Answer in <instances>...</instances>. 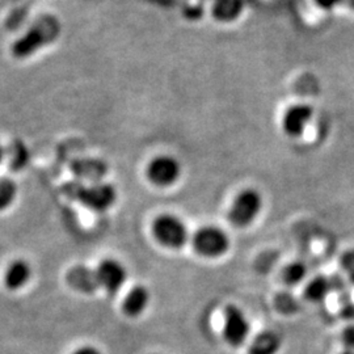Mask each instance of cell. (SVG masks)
I'll return each instance as SVG.
<instances>
[{"label":"cell","mask_w":354,"mask_h":354,"mask_svg":"<svg viewBox=\"0 0 354 354\" xmlns=\"http://www.w3.org/2000/svg\"><path fill=\"white\" fill-rule=\"evenodd\" d=\"M61 26L55 17L44 16L30 26L26 33L13 42V55L19 59L32 57L36 51L50 45L59 36Z\"/></svg>","instance_id":"cell-1"},{"label":"cell","mask_w":354,"mask_h":354,"mask_svg":"<svg viewBox=\"0 0 354 354\" xmlns=\"http://www.w3.org/2000/svg\"><path fill=\"white\" fill-rule=\"evenodd\" d=\"M152 235L165 248H183L189 239V231L177 215L162 214L152 222Z\"/></svg>","instance_id":"cell-2"},{"label":"cell","mask_w":354,"mask_h":354,"mask_svg":"<svg viewBox=\"0 0 354 354\" xmlns=\"http://www.w3.org/2000/svg\"><path fill=\"white\" fill-rule=\"evenodd\" d=\"M263 209V197L254 189L241 190L236 194L228 210V221L235 227L250 226Z\"/></svg>","instance_id":"cell-3"},{"label":"cell","mask_w":354,"mask_h":354,"mask_svg":"<svg viewBox=\"0 0 354 354\" xmlns=\"http://www.w3.org/2000/svg\"><path fill=\"white\" fill-rule=\"evenodd\" d=\"M192 245L200 256L214 259L227 252L230 238L221 227L203 226L193 234Z\"/></svg>","instance_id":"cell-4"},{"label":"cell","mask_w":354,"mask_h":354,"mask_svg":"<svg viewBox=\"0 0 354 354\" xmlns=\"http://www.w3.org/2000/svg\"><path fill=\"white\" fill-rule=\"evenodd\" d=\"M181 174V163L175 156L168 153H162L152 158L146 169V176L158 188H168L175 185Z\"/></svg>","instance_id":"cell-5"},{"label":"cell","mask_w":354,"mask_h":354,"mask_svg":"<svg viewBox=\"0 0 354 354\" xmlns=\"http://www.w3.org/2000/svg\"><path fill=\"white\" fill-rule=\"evenodd\" d=\"M79 203L93 212H105L113 206L117 200V190L106 183H96L93 185L80 188L76 193Z\"/></svg>","instance_id":"cell-6"},{"label":"cell","mask_w":354,"mask_h":354,"mask_svg":"<svg viewBox=\"0 0 354 354\" xmlns=\"http://www.w3.org/2000/svg\"><path fill=\"white\" fill-rule=\"evenodd\" d=\"M251 332L250 322L239 307L230 304L225 310L223 337L228 345L238 348L247 342Z\"/></svg>","instance_id":"cell-7"},{"label":"cell","mask_w":354,"mask_h":354,"mask_svg":"<svg viewBox=\"0 0 354 354\" xmlns=\"http://www.w3.org/2000/svg\"><path fill=\"white\" fill-rule=\"evenodd\" d=\"M96 277L99 286L109 294H115L121 290L127 279V270L122 263L115 259H105L97 266Z\"/></svg>","instance_id":"cell-8"},{"label":"cell","mask_w":354,"mask_h":354,"mask_svg":"<svg viewBox=\"0 0 354 354\" xmlns=\"http://www.w3.org/2000/svg\"><path fill=\"white\" fill-rule=\"evenodd\" d=\"M313 109L306 104H295L288 108L282 118V129L290 138L301 137L313 118Z\"/></svg>","instance_id":"cell-9"},{"label":"cell","mask_w":354,"mask_h":354,"mask_svg":"<svg viewBox=\"0 0 354 354\" xmlns=\"http://www.w3.org/2000/svg\"><path fill=\"white\" fill-rule=\"evenodd\" d=\"M30 277H32L30 264L23 259H17V260H13L12 263L7 266L4 272V283H6V288L10 290H20L30 281Z\"/></svg>","instance_id":"cell-10"},{"label":"cell","mask_w":354,"mask_h":354,"mask_svg":"<svg viewBox=\"0 0 354 354\" xmlns=\"http://www.w3.org/2000/svg\"><path fill=\"white\" fill-rule=\"evenodd\" d=\"M150 291L147 288L137 285L127 292L124 302H122V311L127 317H140L147 308L150 304Z\"/></svg>","instance_id":"cell-11"},{"label":"cell","mask_w":354,"mask_h":354,"mask_svg":"<svg viewBox=\"0 0 354 354\" xmlns=\"http://www.w3.org/2000/svg\"><path fill=\"white\" fill-rule=\"evenodd\" d=\"M67 279L76 290L92 292L100 288L95 270H91L86 266H77L70 270Z\"/></svg>","instance_id":"cell-12"},{"label":"cell","mask_w":354,"mask_h":354,"mask_svg":"<svg viewBox=\"0 0 354 354\" xmlns=\"http://www.w3.org/2000/svg\"><path fill=\"white\" fill-rule=\"evenodd\" d=\"M243 8V0H214L212 13L215 20L221 23H231L241 16Z\"/></svg>","instance_id":"cell-13"},{"label":"cell","mask_w":354,"mask_h":354,"mask_svg":"<svg viewBox=\"0 0 354 354\" xmlns=\"http://www.w3.org/2000/svg\"><path fill=\"white\" fill-rule=\"evenodd\" d=\"M281 344V337L276 332L266 330L253 339L248 348V354H277Z\"/></svg>","instance_id":"cell-14"},{"label":"cell","mask_w":354,"mask_h":354,"mask_svg":"<svg viewBox=\"0 0 354 354\" xmlns=\"http://www.w3.org/2000/svg\"><path fill=\"white\" fill-rule=\"evenodd\" d=\"M333 290V281L326 276H317L304 288V298L310 302H322Z\"/></svg>","instance_id":"cell-15"},{"label":"cell","mask_w":354,"mask_h":354,"mask_svg":"<svg viewBox=\"0 0 354 354\" xmlns=\"http://www.w3.org/2000/svg\"><path fill=\"white\" fill-rule=\"evenodd\" d=\"M17 196V187L8 177L0 178V212L8 209Z\"/></svg>","instance_id":"cell-16"},{"label":"cell","mask_w":354,"mask_h":354,"mask_svg":"<svg viewBox=\"0 0 354 354\" xmlns=\"http://www.w3.org/2000/svg\"><path fill=\"white\" fill-rule=\"evenodd\" d=\"M307 274V268L302 263H291L282 270V279L288 285H297L304 281Z\"/></svg>","instance_id":"cell-17"},{"label":"cell","mask_w":354,"mask_h":354,"mask_svg":"<svg viewBox=\"0 0 354 354\" xmlns=\"http://www.w3.org/2000/svg\"><path fill=\"white\" fill-rule=\"evenodd\" d=\"M26 160H28L26 149L19 147V145H16L11 150V165L15 169H19L26 165Z\"/></svg>","instance_id":"cell-18"},{"label":"cell","mask_w":354,"mask_h":354,"mask_svg":"<svg viewBox=\"0 0 354 354\" xmlns=\"http://www.w3.org/2000/svg\"><path fill=\"white\" fill-rule=\"evenodd\" d=\"M340 264H342V270L348 274L349 281L354 285V250L346 251L342 254Z\"/></svg>","instance_id":"cell-19"},{"label":"cell","mask_w":354,"mask_h":354,"mask_svg":"<svg viewBox=\"0 0 354 354\" xmlns=\"http://www.w3.org/2000/svg\"><path fill=\"white\" fill-rule=\"evenodd\" d=\"M342 340L346 348H354V323L342 330Z\"/></svg>","instance_id":"cell-20"},{"label":"cell","mask_w":354,"mask_h":354,"mask_svg":"<svg viewBox=\"0 0 354 354\" xmlns=\"http://www.w3.org/2000/svg\"><path fill=\"white\" fill-rule=\"evenodd\" d=\"M340 315H342V319L354 320V302H352L351 299L344 301L342 308H340Z\"/></svg>","instance_id":"cell-21"},{"label":"cell","mask_w":354,"mask_h":354,"mask_svg":"<svg viewBox=\"0 0 354 354\" xmlns=\"http://www.w3.org/2000/svg\"><path fill=\"white\" fill-rule=\"evenodd\" d=\"M345 0H315L317 7L323 8V10H332L337 6H342L344 4Z\"/></svg>","instance_id":"cell-22"},{"label":"cell","mask_w":354,"mask_h":354,"mask_svg":"<svg viewBox=\"0 0 354 354\" xmlns=\"http://www.w3.org/2000/svg\"><path fill=\"white\" fill-rule=\"evenodd\" d=\"M73 354H102L97 348H95V346H89V345H86V346H82V348H79V349H76L75 352Z\"/></svg>","instance_id":"cell-23"},{"label":"cell","mask_w":354,"mask_h":354,"mask_svg":"<svg viewBox=\"0 0 354 354\" xmlns=\"http://www.w3.org/2000/svg\"><path fill=\"white\" fill-rule=\"evenodd\" d=\"M6 156H7V151H6V149L0 145V165H3Z\"/></svg>","instance_id":"cell-24"},{"label":"cell","mask_w":354,"mask_h":354,"mask_svg":"<svg viewBox=\"0 0 354 354\" xmlns=\"http://www.w3.org/2000/svg\"><path fill=\"white\" fill-rule=\"evenodd\" d=\"M344 4H345V6H348L351 10H353L354 11V0H345V1H344Z\"/></svg>","instance_id":"cell-25"},{"label":"cell","mask_w":354,"mask_h":354,"mask_svg":"<svg viewBox=\"0 0 354 354\" xmlns=\"http://www.w3.org/2000/svg\"><path fill=\"white\" fill-rule=\"evenodd\" d=\"M342 354H354V348H346Z\"/></svg>","instance_id":"cell-26"}]
</instances>
